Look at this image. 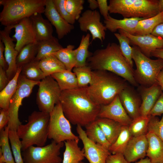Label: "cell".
<instances>
[{
    "instance_id": "60d3db41",
    "label": "cell",
    "mask_w": 163,
    "mask_h": 163,
    "mask_svg": "<svg viewBox=\"0 0 163 163\" xmlns=\"http://www.w3.org/2000/svg\"><path fill=\"white\" fill-rule=\"evenodd\" d=\"M8 138L15 163H24L21 152V141L17 131L9 130Z\"/></svg>"
},
{
    "instance_id": "277c9868",
    "label": "cell",
    "mask_w": 163,
    "mask_h": 163,
    "mask_svg": "<svg viewBox=\"0 0 163 163\" xmlns=\"http://www.w3.org/2000/svg\"><path fill=\"white\" fill-rule=\"evenodd\" d=\"M49 119L50 113L34 111L28 116L27 123L18 126L17 131L21 139L22 151L34 145H45L48 138Z\"/></svg>"
},
{
    "instance_id": "ffe728a7",
    "label": "cell",
    "mask_w": 163,
    "mask_h": 163,
    "mask_svg": "<svg viewBox=\"0 0 163 163\" xmlns=\"http://www.w3.org/2000/svg\"><path fill=\"white\" fill-rule=\"evenodd\" d=\"M137 91L142 100L140 108V115L147 116L149 113L155 103L162 92L158 83L149 87L139 85Z\"/></svg>"
},
{
    "instance_id": "7dc6e473",
    "label": "cell",
    "mask_w": 163,
    "mask_h": 163,
    "mask_svg": "<svg viewBox=\"0 0 163 163\" xmlns=\"http://www.w3.org/2000/svg\"><path fill=\"white\" fill-rule=\"evenodd\" d=\"M106 163H129L125 159L123 155L118 153L111 154L108 157Z\"/></svg>"
},
{
    "instance_id": "ac0fdd59",
    "label": "cell",
    "mask_w": 163,
    "mask_h": 163,
    "mask_svg": "<svg viewBox=\"0 0 163 163\" xmlns=\"http://www.w3.org/2000/svg\"><path fill=\"white\" fill-rule=\"evenodd\" d=\"M44 14L51 24L55 28L59 39H61L71 32L74 28L60 15L53 0H46Z\"/></svg>"
},
{
    "instance_id": "4316f807",
    "label": "cell",
    "mask_w": 163,
    "mask_h": 163,
    "mask_svg": "<svg viewBox=\"0 0 163 163\" xmlns=\"http://www.w3.org/2000/svg\"><path fill=\"white\" fill-rule=\"evenodd\" d=\"M22 67H18L17 71L6 86L0 92L1 109L8 110L10 101L16 92L18 85L19 77Z\"/></svg>"
},
{
    "instance_id": "681fc988",
    "label": "cell",
    "mask_w": 163,
    "mask_h": 163,
    "mask_svg": "<svg viewBox=\"0 0 163 163\" xmlns=\"http://www.w3.org/2000/svg\"><path fill=\"white\" fill-rule=\"evenodd\" d=\"M9 120L8 110L4 109H1L0 110V131L3 129Z\"/></svg>"
},
{
    "instance_id": "8992f818",
    "label": "cell",
    "mask_w": 163,
    "mask_h": 163,
    "mask_svg": "<svg viewBox=\"0 0 163 163\" xmlns=\"http://www.w3.org/2000/svg\"><path fill=\"white\" fill-rule=\"evenodd\" d=\"M109 12L124 18H148L160 12L158 0H110Z\"/></svg>"
},
{
    "instance_id": "8d00e7d4",
    "label": "cell",
    "mask_w": 163,
    "mask_h": 163,
    "mask_svg": "<svg viewBox=\"0 0 163 163\" xmlns=\"http://www.w3.org/2000/svg\"><path fill=\"white\" fill-rule=\"evenodd\" d=\"M132 137L128 126H123L121 131L115 142L108 150L111 154H123L130 139Z\"/></svg>"
},
{
    "instance_id": "94428289",
    "label": "cell",
    "mask_w": 163,
    "mask_h": 163,
    "mask_svg": "<svg viewBox=\"0 0 163 163\" xmlns=\"http://www.w3.org/2000/svg\"><path fill=\"white\" fill-rule=\"evenodd\" d=\"M0 163H4L2 162V161H0Z\"/></svg>"
},
{
    "instance_id": "d6a6232c",
    "label": "cell",
    "mask_w": 163,
    "mask_h": 163,
    "mask_svg": "<svg viewBox=\"0 0 163 163\" xmlns=\"http://www.w3.org/2000/svg\"><path fill=\"white\" fill-rule=\"evenodd\" d=\"M9 130L7 125L0 131V161L4 163H15L9 143Z\"/></svg>"
},
{
    "instance_id": "6f0895ef",
    "label": "cell",
    "mask_w": 163,
    "mask_h": 163,
    "mask_svg": "<svg viewBox=\"0 0 163 163\" xmlns=\"http://www.w3.org/2000/svg\"><path fill=\"white\" fill-rule=\"evenodd\" d=\"M135 163H152L149 159L147 157L140 159Z\"/></svg>"
},
{
    "instance_id": "44dd1931",
    "label": "cell",
    "mask_w": 163,
    "mask_h": 163,
    "mask_svg": "<svg viewBox=\"0 0 163 163\" xmlns=\"http://www.w3.org/2000/svg\"><path fill=\"white\" fill-rule=\"evenodd\" d=\"M148 143L146 135L132 136L123 154L129 163L144 158L146 156Z\"/></svg>"
},
{
    "instance_id": "7bdbcfd3",
    "label": "cell",
    "mask_w": 163,
    "mask_h": 163,
    "mask_svg": "<svg viewBox=\"0 0 163 163\" xmlns=\"http://www.w3.org/2000/svg\"><path fill=\"white\" fill-rule=\"evenodd\" d=\"M84 2V0H65V8L75 20H78L81 16Z\"/></svg>"
},
{
    "instance_id": "816d5d0a",
    "label": "cell",
    "mask_w": 163,
    "mask_h": 163,
    "mask_svg": "<svg viewBox=\"0 0 163 163\" xmlns=\"http://www.w3.org/2000/svg\"><path fill=\"white\" fill-rule=\"evenodd\" d=\"M4 51L5 46L3 42L0 40V66L6 71L8 66L5 57Z\"/></svg>"
},
{
    "instance_id": "ab89813d",
    "label": "cell",
    "mask_w": 163,
    "mask_h": 163,
    "mask_svg": "<svg viewBox=\"0 0 163 163\" xmlns=\"http://www.w3.org/2000/svg\"><path fill=\"white\" fill-rule=\"evenodd\" d=\"M73 72L76 77L78 87L85 88L88 86L91 82L92 70L87 65L75 67Z\"/></svg>"
},
{
    "instance_id": "6da1fadb",
    "label": "cell",
    "mask_w": 163,
    "mask_h": 163,
    "mask_svg": "<svg viewBox=\"0 0 163 163\" xmlns=\"http://www.w3.org/2000/svg\"><path fill=\"white\" fill-rule=\"evenodd\" d=\"M59 102L65 116L72 124L85 127L98 117L101 105L90 96L86 87L62 91Z\"/></svg>"
},
{
    "instance_id": "f907efd6",
    "label": "cell",
    "mask_w": 163,
    "mask_h": 163,
    "mask_svg": "<svg viewBox=\"0 0 163 163\" xmlns=\"http://www.w3.org/2000/svg\"><path fill=\"white\" fill-rule=\"evenodd\" d=\"M6 70L0 66V91H2L10 81Z\"/></svg>"
},
{
    "instance_id": "3957f363",
    "label": "cell",
    "mask_w": 163,
    "mask_h": 163,
    "mask_svg": "<svg viewBox=\"0 0 163 163\" xmlns=\"http://www.w3.org/2000/svg\"><path fill=\"white\" fill-rule=\"evenodd\" d=\"M127 82L109 71L92 70L91 82L86 89L90 96L96 103L100 105H106L128 85Z\"/></svg>"
},
{
    "instance_id": "91938a15",
    "label": "cell",
    "mask_w": 163,
    "mask_h": 163,
    "mask_svg": "<svg viewBox=\"0 0 163 163\" xmlns=\"http://www.w3.org/2000/svg\"><path fill=\"white\" fill-rule=\"evenodd\" d=\"M78 163H85L82 161H81L79 162Z\"/></svg>"
},
{
    "instance_id": "e0dca14e",
    "label": "cell",
    "mask_w": 163,
    "mask_h": 163,
    "mask_svg": "<svg viewBox=\"0 0 163 163\" xmlns=\"http://www.w3.org/2000/svg\"><path fill=\"white\" fill-rule=\"evenodd\" d=\"M98 117L110 119L128 126L133 120L122 106L118 95L109 104L101 105Z\"/></svg>"
},
{
    "instance_id": "9c48e42d",
    "label": "cell",
    "mask_w": 163,
    "mask_h": 163,
    "mask_svg": "<svg viewBox=\"0 0 163 163\" xmlns=\"http://www.w3.org/2000/svg\"><path fill=\"white\" fill-rule=\"evenodd\" d=\"M64 142L57 143L53 140L41 147L31 146L22 151L24 163H61L60 150Z\"/></svg>"
},
{
    "instance_id": "9f6ffc18",
    "label": "cell",
    "mask_w": 163,
    "mask_h": 163,
    "mask_svg": "<svg viewBox=\"0 0 163 163\" xmlns=\"http://www.w3.org/2000/svg\"><path fill=\"white\" fill-rule=\"evenodd\" d=\"M157 82L160 86L163 92V69L161 71L157 77Z\"/></svg>"
},
{
    "instance_id": "11a10c76",
    "label": "cell",
    "mask_w": 163,
    "mask_h": 163,
    "mask_svg": "<svg viewBox=\"0 0 163 163\" xmlns=\"http://www.w3.org/2000/svg\"><path fill=\"white\" fill-rule=\"evenodd\" d=\"M88 2L89 4V7L91 10H96L98 8V5L97 1L95 0H88Z\"/></svg>"
},
{
    "instance_id": "30bf717a",
    "label": "cell",
    "mask_w": 163,
    "mask_h": 163,
    "mask_svg": "<svg viewBox=\"0 0 163 163\" xmlns=\"http://www.w3.org/2000/svg\"><path fill=\"white\" fill-rule=\"evenodd\" d=\"M40 82L29 80L20 75L17 90L10 101L8 110L9 120L7 125L9 130L17 131L22 124L18 117L19 108L23 99L30 95L34 87L38 85Z\"/></svg>"
},
{
    "instance_id": "ba28073f",
    "label": "cell",
    "mask_w": 163,
    "mask_h": 163,
    "mask_svg": "<svg viewBox=\"0 0 163 163\" xmlns=\"http://www.w3.org/2000/svg\"><path fill=\"white\" fill-rule=\"evenodd\" d=\"M48 138L57 143L79 138L72 131L70 123L65 116L59 102L50 113Z\"/></svg>"
},
{
    "instance_id": "d6986e66",
    "label": "cell",
    "mask_w": 163,
    "mask_h": 163,
    "mask_svg": "<svg viewBox=\"0 0 163 163\" xmlns=\"http://www.w3.org/2000/svg\"><path fill=\"white\" fill-rule=\"evenodd\" d=\"M118 96L125 110L132 120L140 116V108L142 100L137 91L128 85L121 91Z\"/></svg>"
},
{
    "instance_id": "2e32d148",
    "label": "cell",
    "mask_w": 163,
    "mask_h": 163,
    "mask_svg": "<svg viewBox=\"0 0 163 163\" xmlns=\"http://www.w3.org/2000/svg\"><path fill=\"white\" fill-rule=\"evenodd\" d=\"M119 33L127 37L130 43L137 46L141 52L148 57L151 56L153 51L163 48V39L151 34L137 35H132L121 30H119Z\"/></svg>"
},
{
    "instance_id": "5bb4252c",
    "label": "cell",
    "mask_w": 163,
    "mask_h": 163,
    "mask_svg": "<svg viewBox=\"0 0 163 163\" xmlns=\"http://www.w3.org/2000/svg\"><path fill=\"white\" fill-rule=\"evenodd\" d=\"M14 29L12 38L16 40L15 49L18 53L25 46L31 43H37L36 33L30 18L23 19L17 23L8 26Z\"/></svg>"
},
{
    "instance_id": "bcb514c9",
    "label": "cell",
    "mask_w": 163,
    "mask_h": 163,
    "mask_svg": "<svg viewBox=\"0 0 163 163\" xmlns=\"http://www.w3.org/2000/svg\"><path fill=\"white\" fill-rule=\"evenodd\" d=\"M163 114V92L158 98L149 113L152 116H160Z\"/></svg>"
},
{
    "instance_id": "4fadbf2b",
    "label": "cell",
    "mask_w": 163,
    "mask_h": 163,
    "mask_svg": "<svg viewBox=\"0 0 163 163\" xmlns=\"http://www.w3.org/2000/svg\"><path fill=\"white\" fill-rule=\"evenodd\" d=\"M76 130L83 144L85 157L89 163H106L108 157L111 154L109 150L89 139L81 126L77 125Z\"/></svg>"
},
{
    "instance_id": "c3c4849f",
    "label": "cell",
    "mask_w": 163,
    "mask_h": 163,
    "mask_svg": "<svg viewBox=\"0 0 163 163\" xmlns=\"http://www.w3.org/2000/svg\"><path fill=\"white\" fill-rule=\"evenodd\" d=\"M98 3V8L100 13L104 18V19H107L109 14V5L107 4V0H97Z\"/></svg>"
},
{
    "instance_id": "f5cc1de1",
    "label": "cell",
    "mask_w": 163,
    "mask_h": 163,
    "mask_svg": "<svg viewBox=\"0 0 163 163\" xmlns=\"http://www.w3.org/2000/svg\"><path fill=\"white\" fill-rule=\"evenodd\" d=\"M151 34L163 39V23L157 25L154 29Z\"/></svg>"
},
{
    "instance_id": "74e56055",
    "label": "cell",
    "mask_w": 163,
    "mask_h": 163,
    "mask_svg": "<svg viewBox=\"0 0 163 163\" xmlns=\"http://www.w3.org/2000/svg\"><path fill=\"white\" fill-rule=\"evenodd\" d=\"M37 43H29L22 48L16 58L18 68H22L25 64L35 59L37 53Z\"/></svg>"
},
{
    "instance_id": "f6af8a7d",
    "label": "cell",
    "mask_w": 163,
    "mask_h": 163,
    "mask_svg": "<svg viewBox=\"0 0 163 163\" xmlns=\"http://www.w3.org/2000/svg\"><path fill=\"white\" fill-rule=\"evenodd\" d=\"M57 11L62 17L69 23L73 25L75 20L67 12L65 7V0H53Z\"/></svg>"
},
{
    "instance_id": "603a6c76",
    "label": "cell",
    "mask_w": 163,
    "mask_h": 163,
    "mask_svg": "<svg viewBox=\"0 0 163 163\" xmlns=\"http://www.w3.org/2000/svg\"><path fill=\"white\" fill-rule=\"evenodd\" d=\"M146 136L148 146L146 156L152 163H163V142L154 133L148 131Z\"/></svg>"
},
{
    "instance_id": "7a4b0ae2",
    "label": "cell",
    "mask_w": 163,
    "mask_h": 163,
    "mask_svg": "<svg viewBox=\"0 0 163 163\" xmlns=\"http://www.w3.org/2000/svg\"><path fill=\"white\" fill-rule=\"evenodd\" d=\"M86 65L92 70L109 71L122 78L132 86L138 87L134 76V69L123 55L120 45L109 43L105 48L95 50L88 57Z\"/></svg>"
},
{
    "instance_id": "cb8c5ba5",
    "label": "cell",
    "mask_w": 163,
    "mask_h": 163,
    "mask_svg": "<svg viewBox=\"0 0 163 163\" xmlns=\"http://www.w3.org/2000/svg\"><path fill=\"white\" fill-rule=\"evenodd\" d=\"M30 18L36 33L37 41L53 37L52 25L48 20L44 18L42 14H35Z\"/></svg>"
},
{
    "instance_id": "f1b7e54d",
    "label": "cell",
    "mask_w": 163,
    "mask_h": 163,
    "mask_svg": "<svg viewBox=\"0 0 163 163\" xmlns=\"http://www.w3.org/2000/svg\"><path fill=\"white\" fill-rule=\"evenodd\" d=\"M163 23V11L152 17L139 21L134 31V35H143L151 34L158 25Z\"/></svg>"
},
{
    "instance_id": "836d02e7",
    "label": "cell",
    "mask_w": 163,
    "mask_h": 163,
    "mask_svg": "<svg viewBox=\"0 0 163 163\" xmlns=\"http://www.w3.org/2000/svg\"><path fill=\"white\" fill-rule=\"evenodd\" d=\"M74 48V45L69 44L66 47L63 48L52 54L64 66L66 70L72 71L76 64Z\"/></svg>"
},
{
    "instance_id": "8fae6325",
    "label": "cell",
    "mask_w": 163,
    "mask_h": 163,
    "mask_svg": "<svg viewBox=\"0 0 163 163\" xmlns=\"http://www.w3.org/2000/svg\"><path fill=\"white\" fill-rule=\"evenodd\" d=\"M38 85L37 104L40 111L50 113L59 102L62 91L51 76L46 77Z\"/></svg>"
},
{
    "instance_id": "ee69618b",
    "label": "cell",
    "mask_w": 163,
    "mask_h": 163,
    "mask_svg": "<svg viewBox=\"0 0 163 163\" xmlns=\"http://www.w3.org/2000/svg\"><path fill=\"white\" fill-rule=\"evenodd\" d=\"M148 131L154 133L163 142V115L161 120L156 116H150Z\"/></svg>"
},
{
    "instance_id": "d590c367",
    "label": "cell",
    "mask_w": 163,
    "mask_h": 163,
    "mask_svg": "<svg viewBox=\"0 0 163 163\" xmlns=\"http://www.w3.org/2000/svg\"><path fill=\"white\" fill-rule=\"evenodd\" d=\"M39 62L35 59L24 65L20 75L30 80L40 81L46 77L39 66Z\"/></svg>"
},
{
    "instance_id": "52a82bcc",
    "label": "cell",
    "mask_w": 163,
    "mask_h": 163,
    "mask_svg": "<svg viewBox=\"0 0 163 163\" xmlns=\"http://www.w3.org/2000/svg\"><path fill=\"white\" fill-rule=\"evenodd\" d=\"M133 59L136 66L135 79L139 85L149 87L158 83L157 77L163 69V59H152L143 54L136 46L133 45Z\"/></svg>"
},
{
    "instance_id": "f35d334b",
    "label": "cell",
    "mask_w": 163,
    "mask_h": 163,
    "mask_svg": "<svg viewBox=\"0 0 163 163\" xmlns=\"http://www.w3.org/2000/svg\"><path fill=\"white\" fill-rule=\"evenodd\" d=\"M150 116H140L133 120L128 126L129 130L132 136L136 137L145 135L148 130Z\"/></svg>"
},
{
    "instance_id": "7c38bea8",
    "label": "cell",
    "mask_w": 163,
    "mask_h": 163,
    "mask_svg": "<svg viewBox=\"0 0 163 163\" xmlns=\"http://www.w3.org/2000/svg\"><path fill=\"white\" fill-rule=\"evenodd\" d=\"M100 13L96 10L85 11L78 20L81 31L90 32L92 36V42L96 39L103 43L106 36V27L101 21Z\"/></svg>"
},
{
    "instance_id": "1f68e13d",
    "label": "cell",
    "mask_w": 163,
    "mask_h": 163,
    "mask_svg": "<svg viewBox=\"0 0 163 163\" xmlns=\"http://www.w3.org/2000/svg\"><path fill=\"white\" fill-rule=\"evenodd\" d=\"M39 66L45 77L66 70L64 66L52 54L40 60Z\"/></svg>"
},
{
    "instance_id": "680465c9",
    "label": "cell",
    "mask_w": 163,
    "mask_h": 163,
    "mask_svg": "<svg viewBox=\"0 0 163 163\" xmlns=\"http://www.w3.org/2000/svg\"><path fill=\"white\" fill-rule=\"evenodd\" d=\"M158 4L160 12L163 11V0H158Z\"/></svg>"
},
{
    "instance_id": "4dcf8cb0",
    "label": "cell",
    "mask_w": 163,
    "mask_h": 163,
    "mask_svg": "<svg viewBox=\"0 0 163 163\" xmlns=\"http://www.w3.org/2000/svg\"><path fill=\"white\" fill-rule=\"evenodd\" d=\"M85 127L86 134L89 139L109 149L111 144L96 120L91 123Z\"/></svg>"
},
{
    "instance_id": "9a60e30c",
    "label": "cell",
    "mask_w": 163,
    "mask_h": 163,
    "mask_svg": "<svg viewBox=\"0 0 163 163\" xmlns=\"http://www.w3.org/2000/svg\"><path fill=\"white\" fill-rule=\"evenodd\" d=\"M11 30L9 26H7L0 31V40L5 46V57L8 66L6 71L10 80L13 78L18 70L16 58L18 54L15 49L14 39L10 35Z\"/></svg>"
},
{
    "instance_id": "f546056e",
    "label": "cell",
    "mask_w": 163,
    "mask_h": 163,
    "mask_svg": "<svg viewBox=\"0 0 163 163\" xmlns=\"http://www.w3.org/2000/svg\"><path fill=\"white\" fill-rule=\"evenodd\" d=\"M57 82L62 91L73 89L78 87L75 74L65 70L51 75Z\"/></svg>"
},
{
    "instance_id": "6125c7cd",
    "label": "cell",
    "mask_w": 163,
    "mask_h": 163,
    "mask_svg": "<svg viewBox=\"0 0 163 163\" xmlns=\"http://www.w3.org/2000/svg\"></svg>"
},
{
    "instance_id": "b9f144b4",
    "label": "cell",
    "mask_w": 163,
    "mask_h": 163,
    "mask_svg": "<svg viewBox=\"0 0 163 163\" xmlns=\"http://www.w3.org/2000/svg\"><path fill=\"white\" fill-rule=\"evenodd\" d=\"M114 35L119 42L120 48L123 55L131 67L133 68L132 48L130 45L129 39L120 33H114Z\"/></svg>"
},
{
    "instance_id": "db71d44e",
    "label": "cell",
    "mask_w": 163,
    "mask_h": 163,
    "mask_svg": "<svg viewBox=\"0 0 163 163\" xmlns=\"http://www.w3.org/2000/svg\"><path fill=\"white\" fill-rule=\"evenodd\" d=\"M151 56L163 59V48L156 49L153 51L151 54Z\"/></svg>"
},
{
    "instance_id": "e575fe53",
    "label": "cell",
    "mask_w": 163,
    "mask_h": 163,
    "mask_svg": "<svg viewBox=\"0 0 163 163\" xmlns=\"http://www.w3.org/2000/svg\"><path fill=\"white\" fill-rule=\"evenodd\" d=\"M90 35L89 33L83 35L81 38L79 45L74 49V53L76 61L75 67H79L86 65L87 61L91 55L88 51Z\"/></svg>"
},
{
    "instance_id": "7402d4cb",
    "label": "cell",
    "mask_w": 163,
    "mask_h": 163,
    "mask_svg": "<svg viewBox=\"0 0 163 163\" xmlns=\"http://www.w3.org/2000/svg\"><path fill=\"white\" fill-rule=\"evenodd\" d=\"M146 19L142 18H124L123 19H117L111 17L104 20L105 26L107 29L112 32H115L118 30H123L133 35L135 29L138 22Z\"/></svg>"
},
{
    "instance_id": "5b68a950",
    "label": "cell",
    "mask_w": 163,
    "mask_h": 163,
    "mask_svg": "<svg viewBox=\"0 0 163 163\" xmlns=\"http://www.w3.org/2000/svg\"><path fill=\"white\" fill-rule=\"evenodd\" d=\"M46 0H0V22L5 27L15 24L37 13H44Z\"/></svg>"
},
{
    "instance_id": "484cf974",
    "label": "cell",
    "mask_w": 163,
    "mask_h": 163,
    "mask_svg": "<svg viewBox=\"0 0 163 163\" xmlns=\"http://www.w3.org/2000/svg\"><path fill=\"white\" fill-rule=\"evenodd\" d=\"M95 120L109 142L111 145L113 144L119 135L123 125L106 118L97 117Z\"/></svg>"
},
{
    "instance_id": "83f0119b",
    "label": "cell",
    "mask_w": 163,
    "mask_h": 163,
    "mask_svg": "<svg viewBox=\"0 0 163 163\" xmlns=\"http://www.w3.org/2000/svg\"><path fill=\"white\" fill-rule=\"evenodd\" d=\"M37 44V53L35 59L39 61L63 48L54 37L49 39L38 41Z\"/></svg>"
},
{
    "instance_id": "d4e9b609",
    "label": "cell",
    "mask_w": 163,
    "mask_h": 163,
    "mask_svg": "<svg viewBox=\"0 0 163 163\" xmlns=\"http://www.w3.org/2000/svg\"><path fill=\"white\" fill-rule=\"evenodd\" d=\"M79 139L64 142L65 149L62 163H78L85 158L83 149L78 145Z\"/></svg>"
}]
</instances>
